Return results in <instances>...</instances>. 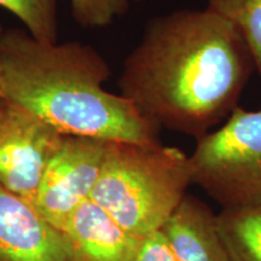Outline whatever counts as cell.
<instances>
[{
	"mask_svg": "<svg viewBox=\"0 0 261 261\" xmlns=\"http://www.w3.org/2000/svg\"><path fill=\"white\" fill-rule=\"evenodd\" d=\"M256 70L240 33L210 9L152 17L123 62L119 87L154 125L196 139L237 106Z\"/></svg>",
	"mask_w": 261,
	"mask_h": 261,
	"instance_id": "1",
	"label": "cell"
},
{
	"mask_svg": "<svg viewBox=\"0 0 261 261\" xmlns=\"http://www.w3.org/2000/svg\"><path fill=\"white\" fill-rule=\"evenodd\" d=\"M3 100L23 107L64 136L160 144L159 127L122 94L104 89L106 58L79 41L50 42L23 28L4 29Z\"/></svg>",
	"mask_w": 261,
	"mask_h": 261,
	"instance_id": "2",
	"label": "cell"
},
{
	"mask_svg": "<svg viewBox=\"0 0 261 261\" xmlns=\"http://www.w3.org/2000/svg\"><path fill=\"white\" fill-rule=\"evenodd\" d=\"M180 149L108 142L92 200L137 241L160 232L192 184Z\"/></svg>",
	"mask_w": 261,
	"mask_h": 261,
	"instance_id": "3",
	"label": "cell"
},
{
	"mask_svg": "<svg viewBox=\"0 0 261 261\" xmlns=\"http://www.w3.org/2000/svg\"><path fill=\"white\" fill-rule=\"evenodd\" d=\"M192 184L223 208L261 204V109L236 107L220 128L197 139Z\"/></svg>",
	"mask_w": 261,
	"mask_h": 261,
	"instance_id": "4",
	"label": "cell"
},
{
	"mask_svg": "<svg viewBox=\"0 0 261 261\" xmlns=\"http://www.w3.org/2000/svg\"><path fill=\"white\" fill-rule=\"evenodd\" d=\"M64 135L17 104L0 100V187L34 205Z\"/></svg>",
	"mask_w": 261,
	"mask_h": 261,
	"instance_id": "5",
	"label": "cell"
},
{
	"mask_svg": "<svg viewBox=\"0 0 261 261\" xmlns=\"http://www.w3.org/2000/svg\"><path fill=\"white\" fill-rule=\"evenodd\" d=\"M107 145L108 142L102 139L65 136L61 148L48 162L34 207L62 232L71 214L92 197Z\"/></svg>",
	"mask_w": 261,
	"mask_h": 261,
	"instance_id": "6",
	"label": "cell"
},
{
	"mask_svg": "<svg viewBox=\"0 0 261 261\" xmlns=\"http://www.w3.org/2000/svg\"><path fill=\"white\" fill-rule=\"evenodd\" d=\"M0 261H75L64 233L0 187Z\"/></svg>",
	"mask_w": 261,
	"mask_h": 261,
	"instance_id": "7",
	"label": "cell"
},
{
	"mask_svg": "<svg viewBox=\"0 0 261 261\" xmlns=\"http://www.w3.org/2000/svg\"><path fill=\"white\" fill-rule=\"evenodd\" d=\"M63 233L75 261H133L140 243L92 200L71 214Z\"/></svg>",
	"mask_w": 261,
	"mask_h": 261,
	"instance_id": "8",
	"label": "cell"
},
{
	"mask_svg": "<svg viewBox=\"0 0 261 261\" xmlns=\"http://www.w3.org/2000/svg\"><path fill=\"white\" fill-rule=\"evenodd\" d=\"M161 233L175 261H232L218 228L217 214L194 196H185Z\"/></svg>",
	"mask_w": 261,
	"mask_h": 261,
	"instance_id": "9",
	"label": "cell"
},
{
	"mask_svg": "<svg viewBox=\"0 0 261 261\" xmlns=\"http://www.w3.org/2000/svg\"><path fill=\"white\" fill-rule=\"evenodd\" d=\"M219 232L232 261H261V204L223 208Z\"/></svg>",
	"mask_w": 261,
	"mask_h": 261,
	"instance_id": "10",
	"label": "cell"
},
{
	"mask_svg": "<svg viewBox=\"0 0 261 261\" xmlns=\"http://www.w3.org/2000/svg\"><path fill=\"white\" fill-rule=\"evenodd\" d=\"M207 8L227 21L252 52L261 75V0H207Z\"/></svg>",
	"mask_w": 261,
	"mask_h": 261,
	"instance_id": "11",
	"label": "cell"
},
{
	"mask_svg": "<svg viewBox=\"0 0 261 261\" xmlns=\"http://www.w3.org/2000/svg\"><path fill=\"white\" fill-rule=\"evenodd\" d=\"M0 6L42 41H58V0H0Z\"/></svg>",
	"mask_w": 261,
	"mask_h": 261,
	"instance_id": "12",
	"label": "cell"
},
{
	"mask_svg": "<svg viewBox=\"0 0 261 261\" xmlns=\"http://www.w3.org/2000/svg\"><path fill=\"white\" fill-rule=\"evenodd\" d=\"M74 21L85 29H100L125 15L132 0H69Z\"/></svg>",
	"mask_w": 261,
	"mask_h": 261,
	"instance_id": "13",
	"label": "cell"
},
{
	"mask_svg": "<svg viewBox=\"0 0 261 261\" xmlns=\"http://www.w3.org/2000/svg\"><path fill=\"white\" fill-rule=\"evenodd\" d=\"M133 261H175L161 231L139 243Z\"/></svg>",
	"mask_w": 261,
	"mask_h": 261,
	"instance_id": "14",
	"label": "cell"
},
{
	"mask_svg": "<svg viewBox=\"0 0 261 261\" xmlns=\"http://www.w3.org/2000/svg\"><path fill=\"white\" fill-rule=\"evenodd\" d=\"M4 29L0 27V45H2V37ZM0 99L3 100V73H2V58H0Z\"/></svg>",
	"mask_w": 261,
	"mask_h": 261,
	"instance_id": "15",
	"label": "cell"
},
{
	"mask_svg": "<svg viewBox=\"0 0 261 261\" xmlns=\"http://www.w3.org/2000/svg\"><path fill=\"white\" fill-rule=\"evenodd\" d=\"M132 2H136V3H139V2H144V0H132Z\"/></svg>",
	"mask_w": 261,
	"mask_h": 261,
	"instance_id": "16",
	"label": "cell"
},
{
	"mask_svg": "<svg viewBox=\"0 0 261 261\" xmlns=\"http://www.w3.org/2000/svg\"><path fill=\"white\" fill-rule=\"evenodd\" d=\"M0 100H2V99H0Z\"/></svg>",
	"mask_w": 261,
	"mask_h": 261,
	"instance_id": "17",
	"label": "cell"
}]
</instances>
